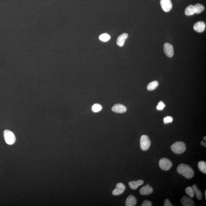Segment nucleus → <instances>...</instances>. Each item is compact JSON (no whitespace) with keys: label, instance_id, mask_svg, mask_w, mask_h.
Returning a JSON list of instances; mask_svg holds the SVG:
<instances>
[{"label":"nucleus","instance_id":"f257e3e1","mask_svg":"<svg viewBox=\"0 0 206 206\" xmlns=\"http://www.w3.org/2000/svg\"><path fill=\"white\" fill-rule=\"evenodd\" d=\"M177 171L179 174L187 179L194 176V172L192 168L188 165L181 164L177 168Z\"/></svg>","mask_w":206,"mask_h":206},{"label":"nucleus","instance_id":"f03ea898","mask_svg":"<svg viewBox=\"0 0 206 206\" xmlns=\"http://www.w3.org/2000/svg\"><path fill=\"white\" fill-rule=\"evenodd\" d=\"M171 148L173 153L178 154L184 153L186 149L185 144L182 142H177L174 143Z\"/></svg>","mask_w":206,"mask_h":206},{"label":"nucleus","instance_id":"7ed1b4c3","mask_svg":"<svg viewBox=\"0 0 206 206\" xmlns=\"http://www.w3.org/2000/svg\"><path fill=\"white\" fill-rule=\"evenodd\" d=\"M4 137L6 143L9 145H12L15 142V136L11 131L7 130L4 131Z\"/></svg>","mask_w":206,"mask_h":206},{"label":"nucleus","instance_id":"20e7f679","mask_svg":"<svg viewBox=\"0 0 206 206\" xmlns=\"http://www.w3.org/2000/svg\"><path fill=\"white\" fill-rule=\"evenodd\" d=\"M150 144L151 142L149 137L147 135H142L140 140V146L141 149L144 151L148 150Z\"/></svg>","mask_w":206,"mask_h":206},{"label":"nucleus","instance_id":"39448f33","mask_svg":"<svg viewBox=\"0 0 206 206\" xmlns=\"http://www.w3.org/2000/svg\"><path fill=\"white\" fill-rule=\"evenodd\" d=\"M160 168L162 170L165 171H168L170 170L172 166V163L171 161L168 159L162 158L160 160L159 163Z\"/></svg>","mask_w":206,"mask_h":206},{"label":"nucleus","instance_id":"423d86ee","mask_svg":"<svg viewBox=\"0 0 206 206\" xmlns=\"http://www.w3.org/2000/svg\"><path fill=\"white\" fill-rule=\"evenodd\" d=\"M160 3L163 10L165 12H170L172 8V3L171 0H160Z\"/></svg>","mask_w":206,"mask_h":206},{"label":"nucleus","instance_id":"0eeeda50","mask_svg":"<svg viewBox=\"0 0 206 206\" xmlns=\"http://www.w3.org/2000/svg\"><path fill=\"white\" fill-rule=\"evenodd\" d=\"M164 51L168 57H172L174 55V48L172 45L168 43H165L164 44Z\"/></svg>","mask_w":206,"mask_h":206},{"label":"nucleus","instance_id":"6e6552de","mask_svg":"<svg viewBox=\"0 0 206 206\" xmlns=\"http://www.w3.org/2000/svg\"><path fill=\"white\" fill-rule=\"evenodd\" d=\"M125 186L122 183H119L116 185V188L113 191L114 195H119L123 194L125 191Z\"/></svg>","mask_w":206,"mask_h":206},{"label":"nucleus","instance_id":"1a4fd4ad","mask_svg":"<svg viewBox=\"0 0 206 206\" xmlns=\"http://www.w3.org/2000/svg\"><path fill=\"white\" fill-rule=\"evenodd\" d=\"M153 192V188L149 184H147L140 189V195H146L151 194Z\"/></svg>","mask_w":206,"mask_h":206},{"label":"nucleus","instance_id":"9d476101","mask_svg":"<svg viewBox=\"0 0 206 206\" xmlns=\"http://www.w3.org/2000/svg\"><path fill=\"white\" fill-rule=\"evenodd\" d=\"M193 27L194 30L197 32H203L205 30L206 24L205 22L200 21L195 23Z\"/></svg>","mask_w":206,"mask_h":206},{"label":"nucleus","instance_id":"9b49d317","mask_svg":"<svg viewBox=\"0 0 206 206\" xmlns=\"http://www.w3.org/2000/svg\"><path fill=\"white\" fill-rule=\"evenodd\" d=\"M127 109L125 106L121 104H116L112 108V111L116 113H122L126 111Z\"/></svg>","mask_w":206,"mask_h":206},{"label":"nucleus","instance_id":"f8f14e48","mask_svg":"<svg viewBox=\"0 0 206 206\" xmlns=\"http://www.w3.org/2000/svg\"><path fill=\"white\" fill-rule=\"evenodd\" d=\"M181 202L182 206H195V203L193 200L187 197V196H183L181 199Z\"/></svg>","mask_w":206,"mask_h":206},{"label":"nucleus","instance_id":"ddd939ff","mask_svg":"<svg viewBox=\"0 0 206 206\" xmlns=\"http://www.w3.org/2000/svg\"><path fill=\"white\" fill-rule=\"evenodd\" d=\"M128 36V34L126 33H123L120 35L117 39V44L120 47L123 46Z\"/></svg>","mask_w":206,"mask_h":206},{"label":"nucleus","instance_id":"4468645a","mask_svg":"<svg viewBox=\"0 0 206 206\" xmlns=\"http://www.w3.org/2000/svg\"><path fill=\"white\" fill-rule=\"evenodd\" d=\"M137 203V200L133 195H130L126 200L125 205L126 206H134Z\"/></svg>","mask_w":206,"mask_h":206},{"label":"nucleus","instance_id":"2eb2a0df","mask_svg":"<svg viewBox=\"0 0 206 206\" xmlns=\"http://www.w3.org/2000/svg\"><path fill=\"white\" fill-rule=\"evenodd\" d=\"M144 181L142 180H139L137 181H133L129 182V185L130 187L132 189L136 190L139 186L144 184Z\"/></svg>","mask_w":206,"mask_h":206},{"label":"nucleus","instance_id":"dca6fc26","mask_svg":"<svg viewBox=\"0 0 206 206\" xmlns=\"http://www.w3.org/2000/svg\"><path fill=\"white\" fill-rule=\"evenodd\" d=\"M193 189L194 193L195 194L197 198L199 200H202V199L203 195L201 191L198 189L197 186L195 184H194L192 187Z\"/></svg>","mask_w":206,"mask_h":206},{"label":"nucleus","instance_id":"f3484780","mask_svg":"<svg viewBox=\"0 0 206 206\" xmlns=\"http://www.w3.org/2000/svg\"><path fill=\"white\" fill-rule=\"evenodd\" d=\"M185 13L186 15L190 16L194 15L195 14V9L194 6L192 5H190L186 7L185 11Z\"/></svg>","mask_w":206,"mask_h":206},{"label":"nucleus","instance_id":"a211bd4d","mask_svg":"<svg viewBox=\"0 0 206 206\" xmlns=\"http://www.w3.org/2000/svg\"><path fill=\"white\" fill-rule=\"evenodd\" d=\"M195 13L196 14H200L205 9V7L200 4H197L194 6Z\"/></svg>","mask_w":206,"mask_h":206},{"label":"nucleus","instance_id":"6ab92c4d","mask_svg":"<svg viewBox=\"0 0 206 206\" xmlns=\"http://www.w3.org/2000/svg\"><path fill=\"white\" fill-rule=\"evenodd\" d=\"M158 86V82L157 81H153L150 82L147 86V89L149 90H155Z\"/></svg>","mask_w":206,"mask_h":206},{"label":"nucleus","instance_id":"aec40b11","mask_svg":"<svg viewBox=\"0 0 206 206\" xmlns=\"http://www.w3.org/2000/svg\"><path fill=\"white\" fill-rule=\"evenodd\" d=\"M198 168L202 172L206 173V163L204 161H199L198 163Z\"/></svg>","mask_w":206,"mask_h":206},{"label":"nucleus","instance_id":"412c9836","mask_svg":"<svg viewBox=\"0 0 206 206\" xmlns=\"http://www.w3.org/2000/svg\"><path fill=\"white\" fill-rule=\"evenodd\" d=\"M185 192L190 197L193 198L194 197V195H195V193H194V189L192 187H191V186H189V187H187L186 189Z\"/></svg>","mask_w":206,"mask_h":206},{"label":"nucleus","instance_id":"4be33fe9","mask_svg":"<svg viewBox=\"0 0 206 206\" xmlns=\"http://www.w3.org/2000/svg\"><path fill=\"white\" fill-rule=\"evenodd\" d=\"M100 40L103 42H107L111 39V36L107 33H103L99 37Z\"/></svg>","mask_w":206,"mask_h":206},{"label":"nucleus","instance_id":"5701e85b","mask_svg":"<svg viewBox=\"0 0 206 206\" xmlns=\"http://www.w3.org/2000/svg\"><path fill=\"white\" fill-rule=\"evenodd\" d=\"M102 109V106L98 103H95L93 105L92 107V110L93 112L95 113L99 112L101 111Z\"/></svg>","mask_w":206,"mask_h":206},{"label":"nucleus","instance_id":"b1692460","mask_svg":"<svg viewBox=\"0 0 206 206\" xmlns=\"http://www.w3.org/2000/svg\"><path fill=\"white\" fill-rule=\"evenodd\" d=\"M173 121V119L172 117L170 116H166L163 119L164 123L165 124H168V123H171Z\"/></svg>","mask_w":206,"mask_h":206},{"label":"nucleus","instance_id":"393cba45","mask_svg":"<svg viewBox=\"0 0 206 206\" xmlns=\"http://www.w3.org/2000/svg\"><path fill=\"white\" fill-rule=\"evenodd\" d=\"M165 107V105L163 102L162 101H160L159 102L158 106H157V109L158 111H161L163 110V108Z\"/></svg>","mask_w":206,"mask_h":206},{"label":"nucleus","instance_id":"a878e982","mask_svg":"<svg viewBox=\"0 0 206 206\" xmlns=\"http://www.w3.org/2000/svg\"><path fill=\"white\" fill-rule=\"evenodd\" d=\"M142 206H152V203L150 201L146 200L144 201L141 205Z\"/></svg>","mask_w":206,"mask_h":206},{"label":"nucleus","instance_id":"bb28decb","mask_svg":"<svg viewBox=\"0 0 206 206\" xmlns=\"http://www.w3.org/2000/svg\"><path fill=\"white\" fill-rule=\"evenodd\" d=\"M164 205L165 206H172V204L171 203V202L168 199H166V200H165L164 204Z\"/></svg>","mask_w":206,"mask_h":206},{"label":"nucleus","instance_id":"cd10ccee","mask_svg":"<svg viewBox=\"0 0 206 206\" xmlns=\"http://www.w3.org/2000/svg\"><path fill=\"white\" fill-rule=\"evenodd\" d=\"M201 145L205 147H206V143L205 142H204L202 141L201 142Z\"/></svg>","mask_w":206,"mask_h":206},{"label":"nucleus","instance_id":"c85d7f7f","mask_svg":"<svg viewBox=\"0 0 206 206\" xmlns=\"http://www.w3.org/2000/svg\"><path fill=\"white\" fill-rule=\"evenodd\" d=\"M205 199H206V190H205Z\"/></svg>","mask_w":206,"mask_h":206},{"label":"nucleus","instance_id":"c756f323","mask_svg":"<svg viewBox=\"0 0 206 206\" xmlns=\"http://www.w3.org/2000/svg\"><path fill=\"white\" fill-rule=\"evenodd\" d=\"M203 140H206V137H205L204 138H203Z\"/></svg>","mask_w":206,"mask_h":206}]
</instances>
